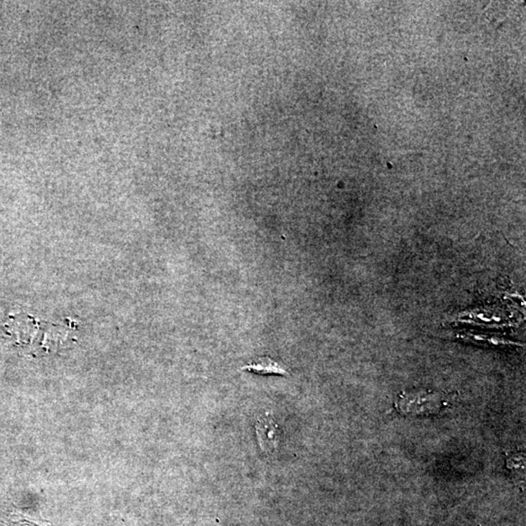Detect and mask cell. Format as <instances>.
<instances>
[{"instance_id": "obj_1", "label": "cell", "mask_w": 526, "mask_h": 526, "mask_svg": "<svg viewBox=\"0 0 526 526\" xmlns=\"http://www.w3.org/2000/svg\"><path fill=\"white\" fill-rule=\"evenodd\" d=\"M256 432L263 451L270 454L277 451L280 440V429L270 414H266L259 419L256 425Z\"/></svg>"}, {"instance_id": "obj_2", "label": "cell", "mask_w": 526, "mask_h": 526, "mask_svg": "<svg viewBox=\"0 0 526 526\" xmlns=\"http://www.w3.org/2000/svg\"><path fill=\"white\" fill-rule=\"evenodd\" d=\"M399 404L400 406H404V411H414V413H422L423 411H435L440 406L438 396L424 394L406 396Z\"/></svg>"}, {"instance_id": "obj_3", "label": "cell", "mask_w": 526, "mask_h": 526, "mask_svg": "<svg viewBox=\"0 0 526 526\" xmlns=\"http://www.w3.org/2000/svg\"><path fill=\"white\" fill-rule=\"evenodd\" d=\"M242 370L252 371V373L263 375H289L287 368L284 365L272 360V359L267 358V357L259 359L254 363L243 366Z\"/></svg>"}]
</instances>
